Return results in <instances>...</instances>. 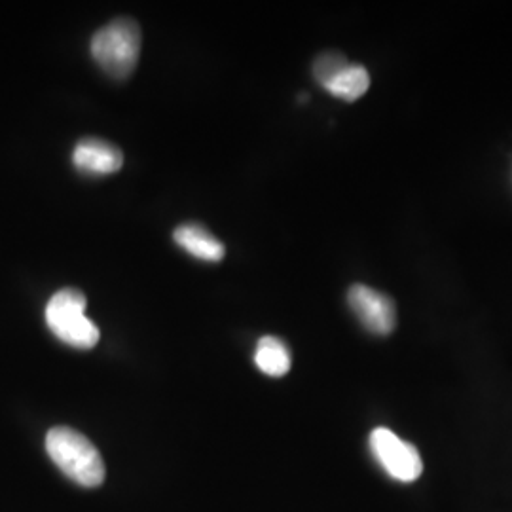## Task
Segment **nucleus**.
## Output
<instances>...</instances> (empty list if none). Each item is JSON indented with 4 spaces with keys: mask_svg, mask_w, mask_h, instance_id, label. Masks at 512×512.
Segmentation results:
<instances>
[{
    "mask_svg": "<svg viewBox=\"0 0 512 512\" xmlns=\"http://www.w3.org/2000/svg\"><path fill=\"white\" fill-rule=\"evenodd\" d=\"M46 450L55 465L84 488L101 486L105 463L88 437L71 427H54L46 437Z\"/></svg>",
    "mask_w": 512,
    "mask_h": 512,
    "instance_id": "1",
    "label": "nucleus"
},
{
    "mask_svg": "<svg viewBox=\"0 0 512 512\" xmlns=\"http://www.w3.org/2000/svg\"><path fill=\"white\" fill-rule=\"evenodd\" d=\"M143 35L139 25L133 19L120 18L107 23L92 38V50L95 63L105 73L124 80L135 71L141 55Z\"/></svg>",
    "mask_w": 512,
    "mask_h": 512,
    "instance_id": "2",
    "label": "nucleus"
},
{
    "mask_svg": "<svg viewBox=\"0 0 512 512\" xmlns=\"http://www.w3.org/2000/svg\"><path fill=\"white\" fill-rule=\"evenodd\" d=\"M86 294L78 289H61L46 306V323L55 336L76 349H92L101 332L92 319L86 317Z\"/></svg>",
    "mask_w": 512,
    "mask_h": 512,
    "instance_id": "3",
    "label": "nucleus"
},
{
    "mask_svg": "<svg viewBox=\"0 0 512 512\" xmlns=\"http://www.w3.org/2000/svg\"><path fill=\"white\" fill-rule=\"evenodd\" d=\"M370 450L385 473L399 482H414L423 473V461L418 448L385 427L372 431Z\"/></svg>",
    "mask_w": 512,
    "mask_h": 512,
    "instance_id": "4",
    "label": "nucleus"
},
{
    "mask_svg": "<svg viewBox=\"0 0 512 512\" xmlns=\"http://www.w3.org/2000/svg\"><path fill=\"white\" fill-rule=\"evenodd\" d=\"M348 302L357 319L372 334L387 336L397 327L395 302L384 293L366 285H353L349 289Z\"/></svg>",
    "mask_w": 512,
    "mask_h": 512,
    "instance_id": "5",
    "label": "nucleus"
},
{
    "mask_svg": "<svg viewBox=\"0 0 512 512\" xmlns=\"http://www.w3.org/2000/svg\"><path fill=\"white\" fill-rule=\"evenodd\" d=\"M73 164L88 175H112L122 169L124 154L103 139H84L74 147Z\"/></svg>",
    "mask_w": 512,
    "mask_h": 512,
    "instance_id": "6",
    "label": "nucleus"
},
{
    "mask_svg": "<svg viewBox=\"0 0 512 512\" xmlns=\"http://www.w3.org/2000/svg\"><path fill=\"white\" fill-rule=\"evenodd\" d=\"M173 239L179 247H183L188 255L196 256L205 262H220L226 255L222 241L215 238L207 228H203L200 224H194V222L181 224L175 230Z\"/></svg>",
    "mask_w": 512,
    "mask_h": 512,
    "instance_id": "7",
    "label": "nucleus"
},
{
    "mask_svg": "<svg viewBox=\"0 0 512 512\" xmlns=\"http://www.w3.org/2000/svg\"><path fill=\"white\" fill-rule=\"evenodd\" d=\"M255 363L260 372L281 378L291 370V351L287 344L275 336H264L258 340Z\"/></svg>",
    "mask_w": 512,
    "mask_h": 512,
    "instance_id": "8",
    "label": "nucleus"
},
{
    "mask_svg": "<svg viewBox=\"0 0 512 512\" xmlns=\"http://www.w3.org/2000/svg\"><path fill=\"white\" fill-rule=\"evenodd\" d=\"M330 95L344 99V101H357L363 97L370 88V74L363 65H351L342 69L330 82L323 86Z\"/></svg>",
    "mask_w": 512,
    "mask_h": 512,
    "instance_id": "9",
    "label": "nucleus"
},
{
    "mask_svg": "<svg viewBox=\"0 0 512 512\" xmlns=\"http://www.w3.org/2000/svg\"><path fill=\"white\" fill-rule=\"evenodd\" d=\"M348 59L338 52H329V54L319 55L313 63V76L317 78V82L321 86H325L330 82L336 74L340 73L342 69L348 67Z\"/></svg>",
    "mask_w": 512,
    "mask_h": 512,
    "instance_id": "10",
    "label": "nucleus"
}]
</instances>
